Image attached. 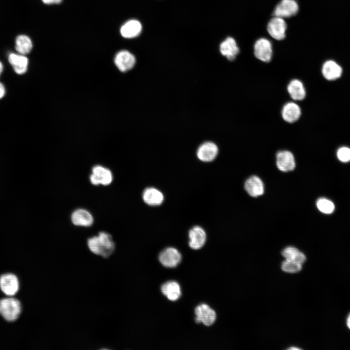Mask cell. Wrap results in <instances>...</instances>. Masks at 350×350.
<instances>
[{
	"label": "cell",
	"mask_w": 350,
	"mask_h": 350,
	"mask_svg": "<svg viewBox=\"0 0 350 350\" xmlns=\"http://www.w3.org/2000/svg\"><path fill=\"white\" fill-rule=\"evenodd\" d=\"M218 153L217 145L211 141H207L201 144L196 151L198 158L205 162L213 161Z\"/></svg>",
	"instance_id": "cell-11"
},
{
	"label": "cell",
	"mask_w": 350,
	"mask_h": 350,
	"mask_svg": "<svg viewBox=\"0 0 350 350\" xmlns=\"http://www.w3.org/2000/svg\"><path fill=\"white\" fill-rule=\"evenodd\" d=\"M288 350H300V349L298 348H297V347H291V348H289Z\"/></svg>",
	"instance_id": "cell-33"
},
{
	"label": "cell",
	"mask_w": 350,
	"mask_h": 350,
	"mask_svg": "<svg viewBox=\"0 0 350 350\" xmlns=\"http://www.w3.org/2000/svg\"><path fill=\"white\" fill-rule=\"evenodd\" d=\"M245 189L249 195L258 197L264 192V185L258 176L253 175L248 178L245 183Z\"/></svg>",
	"instance_id": "cell-18"
},
{
	"label": "cell",
	"mask_w": 350,
	"mask_h": 350,
	"mask_svg": "<svg viewBox=\"0 0 350 350\" xmlns=\"http://www.w3.org/2000/svg\"><path fill=\"white\" fill-rule=\"evenodd\" d=\"M281 254L286 260L296 262L301 264L306 260L305 255L293 246H288L282 250Z\"/></svg>",
	"instance_id": "cell-24"
},
{
	"label": "cell",
	"mask_w": 350,
	"mask_h": 350,
	"mask_svg": "<svg viewBox=\"0 0 350 350\" xmlns=\"http://www.w3.org/2000/svg\"><path fill=\"white\" fill-rule=\"evenodd\" d=\"M283 271L288 273H296L302 269V264L296 262L285 260L281 264Z\"/></svg>",
	"instance_id": "cell-27"
},
{
	"label": "cell",
	"mask_w": 350,
	"mask_h": 350,
	"mask_svg": "<svg viewBox=\"0 0 350 350\" xmlns=\"http://www.w3.org/2000/svg\"><path fill=\"white\" fill-rule=\"evenodd\" d=\"M2 70H3V65L1 63V62H0V75L2 73Z\"/></svg>",
	"instance_id": "cell-32"
},
{
	"label": "cell",
	"mask_w": 350,
	"mask_h": 350,
	"mask_svg": "<svg viewBox=\"0 0 350 350\" xmlns=\"http://www.w3.org/2000/svg\"><path fill=\"white\" fill-rule=\"evenodd\" d=\"M71 220L75 226L89 227L93 223V217L88 210L79 209L74 210L71 215Z\"/></svg>",
	"instance_id": "cell-19"
},
{
	"label": "cell",
	"mask_w": 350,
	"mask_h": 350,
	"mask_svg": "<svg viewBox=\"0 0 350 350\" xmlns=\"http://www.w3.org/2000/svg\"><path fill=\"white\" fill-rule=\"evenodd\" d=\"M158 260L164 267L174 268L181 261L182 255L176 248L169 247L160 252L158 256Z\"/></svg>",
	"instance_id": "cell-5"
},
{
	"label": "cell",
	"mask_w": 350,
	"mask_h": 350,
	"mask_svg": "<svg viewBox=\"0 0 350 350\" xmlns=\"http://www.w3.org/2000/svg\"><path fill=\"white\" fill-rule=\"evenodd\" d=\"M346 323L347 327L350 330V314L348 315L347 317Z\"/></svg>",
	"instance_id": "cell-31"
},
{
	"label": "cell",
	"mask_w": 350,
	"mask_h": 350,
	"mask_svg": "<svg viewBox=\"0 0 350 350\" xmlns=\"http://www.w3.org/2000/svg\"><path fill=\"white\" fill-rule=\"evenodd\" d=\"M254 53L259 60L269 62L272 57V45L271 41L265 38L258 39L254 45Z\"/></svg>",
	"instance_id": "cell-4"
},
{
	"label": "cell",
	"mask_w": 350,
	"mask_h": 350,
	"mask_svg": "<svg viewBox=\"0 0 350 350\" xmlns=\"http://www.w3.org/2000/svg\"><path fill=\"white\" fill-rule=\"evenodd\" d=\"M0 289L5 295L13 297L18 291L19 282L16 275L5 273L0 276Z\"/></svg>",
	"instance_id": "cell-3"
},
{
	"label": "cell",
	"mask_w": 350,
	"mask_h": 350,
	"mask_svg": "<svg viewBox=\"0 0 350 350\" xmlns=\"http://www.w3.org/2000/svg\"><path fill=\"white\" fill-rule=\"evenodd\" d=\"M189 245L192 249L197 250L205 245L207 235L205 230L200 226H195L191 228L188 233Z\"/></svg>",
	"instance_id": "cell-12"
},
{
	"label": "cell",
	"mask_w": 350,
	"mask_h": 350,
	"mask_svg": "<svg viewBox=\"0 0 350 350\" xmlns=\"http://www.w3.org/2000/svg\"><path fill=\"white\" fill-rule=\"evenodd\" d=\"M87 243L89 250L93 253L104 258L110 256L115 249V244L112 236L105 232H100L98 236L88 238Z\"/></svg>",
	"instance_id": "cell-1"
},
{
	"label": "cell",
	"mask_w": 350,
	"mask_h": 350,
	"mask_svg": "<svg viewBox=\"0 0 350 350\" xmlns=\"http://www.w3.org/2000/svg\"><path fill=\"white\" fill-rule=\"evenodd\" d=\"M161 291L171 301H176L181 296L180 286L175 280H170L163 283L161 286Z\"/></svg>",
	"instance_id": "cell-20"
},
{
	"label": "cell",
	"mask_w": 350,
	"mask_h": 350,
	"mask_svg": "<svg viewBox=\"0 0 350 350\" xmlns=\"http://www.w3.org/2000/svg\"><path fill=\"white\" fill-rule=\"evenodd\" d=\"M301 113L299 106L293 102L286 103L281 110L282 118L284 121L289 123H293L298 121Z\"/></svg>",
	"instance_id": "cell-15"
},
{
	"label": "cell",
	"mask_w": 350,
	"mask_h": 350,
	"mask_svg": "<svg viewBox=\"0 0 350 350\" xmlns=\"http://www.w3.org/2000/svg\"><path fill=\"white\" fill-rule=\"evenodd\" d=\"M44 3L47 4H58L60 3L62 0H41Z\"/></svg>",
	"instance_id": "cell-29"
},
{
	"label": "cell",
	"mask_w": 350,
	"mask_h": 350,
	"mask_svg": "<svg viewBox=\"0 0 350 350\" xmlns=\"http://www.w3.org/2000/svg\"><path fill=\"white\" fill-rule=\"evenodd\" d=\"M316 207L320 211L325 214L332 213L335 208L333 202L325 198H319L316 201Z\"/></svg>",
	"instance_id": "cell-26"
},
{
	"label": "cell",
	"mask_w": 350,
	"mask_h": 350,
	"mask_svg": "<svg viewBox=\"0 0 350 350\" xmlns=\"http://www.w3.org/2000/svg\"><path fill=\"white\" fill-rule=\"evenodd\" d=\"M336 155L340 161L349 162L350 161V148L347 147H340L337 150Z\"/></svg>",
	"instance_id": "cell-28"
},
{
	"label": "cell",
	"mask_w": 350,
	"mask_h": 350,
	"mask_svg": "<svg viewBox=\"0 0 350 350\" xmlns=\"http://www.w3.org/2000/svg\"><path fill=\"white\" fill-rule=\"evenodd\" d=\"M298 9V5L295 0H281L275 8L273 15L288 18L296 15Z\"/></svg>",
	"instance_id": "cell-8"
},
{
	"label": "cell",
	"mask_w": 350,
	"mask_h": 350,
	"mask_svg": "<svg viewBox=\"0 0 350 350\" xmlns=\"http://www.w3.org/2000/svg\"><path fill=\"white\" fill-rule=\"evenodd\" d=\"M276 164L278 168L282 172L293 170L296 166L293 154L287 150L279 151L276 155Z\"/></svg>",
	"instance_id": "cell-13"
},
{
	"label": "cell",
	"mask_w": 350,
	"mask_h": 350,
	"mask_svg": "<svg viewBox=\"0 0 350 350\" xmlns=\"http://www.w3.org/2000/svg\"><path fill=\"white\" fill-rule=\"evenodd\" d=\"M287 24L284 19L279 17L274 16L269 21L267 30L269 35L277 40L283 39L285 37Z\"/></svg>",
	"instance_id": "cell-7"
},
{
	"label": "cell",
	"mask_w": 350,
	"mask_h": 350,
	"mask_svg": "<svg viewBox=\"0 0 350 350\" xmlns=\"http://www.w3.org/2000/svg\"><path fill=\"white\" fill-rule=\"evenodd\" d=\"M21 312L20 302L12 297L0 299V315L6 321L16 320Z\"/></svg>",
	"instance_id": "cell-2"
},
{
	"label": "cell",
	"mask_w": 350,
	"mask_h": 350,
	"mask_svg": "<svg viewBox=\"0 0 350 350\" xmlns=\"http://www.w3.org/2000/svg\"><path fill=\"white\" fill-rule=\"evenodd\" d=\"M90 181L94 185L102 184L104 186L110 184L113 180L111 171L101 165H96L92 169Z\"/></svg>",
	"instance_id": "cell-9"
},
{
	"label": "cell",
	"mask_w": 350,
	"mask_h": 350,
	"mask_svg": "<svg viewBox=\"0 0 350 350\" xmlns=\"http://www.w3.org/2000/svg\"><path fill=\"white\" fill-rule=\"evenodd\" d=\"M8 60L17 73L22 74L27 71L28 59L25 55L11 53L8 56Z\"/></svg>",
	"instance_id": "cell-22"
},
{
	"label": "cell",
	"mask_w": 350,
	"mask_h": 350,
	"mask_svg": "<svg viewBox=\"0 0 350 350\" xmlns=\"http://www.w3.org/2000/svg\"><path fill=\"white\" fill-rule=\"evenodd\" d=\"M141 29V24L140 21L136 19H131L122 26L120 33L123 37L131 38L139 35Z\"/></svg>",
	"instance_id": "cell-21"
},
{
	"label": "cell",
	"mask_w": 350,
	"mask_h": 350,
	"mask_svg": "<svg viewBox=\"0 0 350 350\" xmlns=\"http://www.w3.org/2000/svg\"><path fill=\"white\" fill-rule=\"evenodd\" d=\"M239 51V48L235 40L231 37H228L220 44L221 53L229 61L235 59Z\"/></svg>",
	"instance_id": "cell-16"
},
{
	"label": "cell",
	"mask_w": 350,
	"mask_h": 350,
	"mask_svg": "<svg viewBox=\"0 0 350 350\" xmlns=\"http://www.w3.org/2000/svg\"><path fill=\"white\" fill-rule=\"evenodd\" d=\"M5 92V91L4 86L0 83V99L4 96Z\"/></svg>",
	"instance_id": "cell-30"
},
{
	"label": "cell",
	"mask_w": 350,
	"mask_h": 350,
	"mask_svg": "<svg viewBox=\"0 0 350 350\" xmlns=\"http://www.w3.org/2000/svg\"><path fill=\"white\" fill-rule=\"evenodd\" d=\"M142 197L144 202L151 206H159L164 199L163 193L154 187L146 188L143 192Z\"/></svg>",
	"instance_id": "cell-14"
},
{
	"label": "cell",
	"mask_w": 350,
	"mask_h": 350,
	"mask_svg": "<svg viewBox=\"0 0 350 350\" xmlns=\"http://www.w3.org/2000/svg\"><path fill=\"white\" fill-rule=\"evenodd\" d=\"M322 73L324 77L329 81L336 80L342 75V69L333 60H328L323 65Z\"/></svg>",
	"instance_id": "cell-17"
},
{
	"label": "cell",
	"mask_w": 350,
	"mask_h": 350,
	"mask_svg": "<svg viewBox=\"0 0 350 350\" xmlns=\"http://www.w3.org/2000/svg\"><path fill=\"white\" fill-rule=\"evenodd\" d=\"M33 44L31 39L26 35H19L16 39V49L18 53L25 55L32 50Z\"/></svg>",
	"instance_id": "cell-25"
},
{
	"label": "cell",
	"mask_w": 350,
	"mask_h": 350,
	"mask_svg": "<svg viewBox=\"0 0 350 350\" xmlns=\"http://www.w3.org/2000/svg\"><path fill=\"white\" fill-rule=\"evenodd\" d=\"M114 63L121 71L126 72L134 67L136 63V58L128 51L122 50L116 54Z\"/></svg>",
	"instance_id": "cell-10"
},
{
	"label": "cell",
	"mask_w": 350,
	"mask_h": 350,
	"mask_svg": "<svg viewBox=\"0 0 350 350\" xmlns=\"http://www.w3.org/2000/svg\"><path fill=\"white\" fill-rule=\"evenodd\" d=\"M194 313L195 322L197 323H202L207 326L212 325L216 318L215 312L205 303L200 304L196 306Z\"/></svg>",
	"instance_id": "cell-6"
},
{
	"label": "cell",
	"mask_w": 350,
	"mask_h": 350,
	"mask_svg": "<svg viewBox=\"0 0 350 350\" xmlns=\"http://www.w3.org/2000/svg\"><path fill=\"white\" fill-rule=\"evenodd\" d=\"M287 91L291 98L294 101H301L306 96V90L302 82L295 79L287 86Z\"/></svg>",
	"instance_id": "cell-23"
}]
</instances>
